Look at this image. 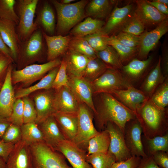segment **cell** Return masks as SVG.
Wrapping results in <instances>:
<instances>
[{
  "label": "cell",
  "instance_id": "6da1fadb",
  "mask_svg": "<svg viewBox=\"0 0 168 168\" xmlns=\"http://www.w3.org/2000/svg\"><path fill=\"white\" fill-rule=\"evenodd\" d=\"M96 95L97 96L95 105L96 111V122L99 132L105 129L108 122L115 124L124 132L126 123L136 119L133 111L111 94L101 93Z\"/></svg>",
  "mask_w": 168,
  "mask_h": 168
},
{
  "label": "cell",
  "instance_id": "7a4b0ae2",
  "mask_svg": "<svg viewBox=\"0 0 168 168\" xmlns=\"http://www.w3.org/2000/svg\"><path fill=\"white\" fill-rule=\"evenodd\" d=\"M135 114L147 138L163 136L168 133V109L160 108L149 98L137 109Z\"/></svg>",
  "mask_w": 168,
  "mask_h": 168
},
{
  "label": "cell",
  "instance_id": "3957f363",
  "mask_svg": "<svg viewBox=\"0 0 168 168\" xmlns=\"http://www.w3.org/2000/svg\"><path fill=\"white\" fill-rule=\"evenodd\" d=\"M56 9L57 17L56 29L58 35H63L78 24L86 16L85 7L89 2L81 0L68 4L54 0L51 1Z\"/></svg>",
  "mask_w": 168,
  "mask_h": 168
},
{
  "label": "cell",
  "instance_id": "277c9868",
  "mask_svg": "<svg viewBox=\"0 0 168 168\" xmlns=\"http://www.w3.org/2000/svg\"><path fill=\"white\" fill-rule=\"evenodd\" d=\"M33 168H72L58 152L40 142L29 145Z\"/></svg>",
  "mask_w": 168,
  "mask_h": 168
},
{
  "label": "cell",
  "instance_id": "5b68a950",
  "mask_svg": "<svg viewBox=\"0 0 168 168\" xmlns=\"http://www.w3.org/2000/svg\"><path fill=\"white\" fill-rule=\"evenodd\" d=\"M38 0H19L16 1L17 14L19 17L16 31L21 42L27 40L38 28L34 18Z\"/></svg>",
  "mask_w": 168,
  "mask_h": 168
},
{
  "label": "cell",
  "instance_id": "8992f818",
  "mask_svg": "<svg viewBox=\"0 0 168 168\" xmlns=\"http://www.w3.org/2000/svg\"><path fill=\"white\" fill-rule=\"evenodd\" d=\"M61 60L58 58L42 64H32L18 70L12 71V84L19 83L26 87L35 81L42 79L53 69L60 65Z\"/></svg>",
  "mask_w": 168,
  "mask_h": 168
},
{
  "label": "cell",
  "instance_id": "52a82bcc",
  "mask_svg": "<svg viewBox=\"0 0 168 168\" xmlns=\"http://www.w3.org/2000/svg\"><path fill=\"white\" fill-rule=\"evenodd\" d=\"M89 109L84 103L79 102L77 132L72 141L84 150L87 147L89 140L100 133L94 126L93 114Z\"/></svg>",
  "mask_w": 168,
  "mask_h": 168
},
{
  "label": "cell",
  "instance_id": "ba28073f",
  "mask_svg": "<svg viewBox=\"0 0 168 168\" xmlns=\"http://www.w3.org/2000/svg\"><path fill=\"white\" fill-rule=\"evenodd\" d=\"M93 95L110 94L115 90H124L131 86L125 79L119 70L108 68L91 83Z\"/></svg>",
  "mask_w": 168,
  "mask_h": 168
},
{
  "label": "cell",
  "instance_id": "9c48e42d",
  "mask_svg": "<svg viewBox=\"0 0 168 168\" xmlns=\"http://www.w3.org/2000/svg\"><path fill=\"white\" fill-rule=\"evenodd\" d=\"M43 39L42 31L38 28L27 40L21 41L17 60L21 65L26 66L39 60L44 49Z\"/></svg>",
  "mask_w": 168,
  "mask_h": 168
},
{
  "label": "cell",
  "instance_id": "30bf717a",
  "mask_svg": "<svg viewBox=\"0 0 168 168\" xmlns=\"http://www.w3.org/2000/svg\"><path fill=\"white\" fill-rule=\"evenodd\" d=\"M153 60L152 55L144 60L135 58L123 66L119 70L131 86L138 88L146 76L155 66L152 65Z\"/></svg>",
  "mask_w": 168,
  "mask_h": 168
},
{
  "label": "cell",
  "instance_id": "8fae6325",
  "mask_svg": "<svg viewBox=\"0 0 168 168\" xmlns=\"http://www.w3.org/2000/svg\"><path fill=\"white\" fill-rule=\"evenodd\" d=\"M135 5L130 3L122 7H115L100 31L109 36L121 32L133 15Z\"/></svg>",
  "mask_w": 168,
  "mask_h": 168
},
{
  "label": "cell",
  "instance_id": "7c38bea8",
  "mask_svg": "<svg viewBox=\"0 0 168 168\" xmlns=\"http://www.w3.org/2000/svg\"><path fill=\"white\" fill-rule=\"evenodd\" d=\"M105 129L108 132L110 137L108 152L115 156L116 162L124 161L130 158L132 156L125 144L124 131L111 122L107 123Z\"/></svg>",
  "mask_w": 168,
  "mask_h": 168
},
{
  "label": "cell",
  "instance_id": "4fadbf2b",
  "mask_svg": "<svg viewBox=\"0 0 168 168\" xmlns=\"http://www.w3.org/2000/svg\"><path fill=\"white\" fill-rule=\"evenodd\" d=\"M168 31L167 18L152 30L145 31L140 36L138 52L136 58L140 60L147 59L149 52L156 46L161 38Z\"/></svg>",
  "mask_w": 168,
  "mask_h": 168
},
{
  "label": "cell",
  "instance_id": "5bb4252c",
  "mask_svg": "<svg viewBox=\"0 0 168 168\" xmlns=\"http://www.w3.org/2000/svg\"><path fill=\"white\" fill-rule=\"evenodd\" d=\"M142 131L137 119L127 122L124 129L126 146L132 156L141 157L147 156L144 152L141 136Z\"/></svg>",
  "mask_w": 168,
  "mask_h": 168
},
{
  "label": "cell",
  "instance_id": "9a60e30c",
  "mask_svg": "<svg viewBox=\"0 0 168 168\" xmlns=\"http://www.w3.org/2000/svg\"><path fill=\"white\" fill-rule=\"evenodd\" d=\"M54 150L61 153L72 168H92L86 161V151L72 141L65 139L60 142Z\"/></svg>",
  "mask_w": 168,
  "mask_h": 168
},
{
  "label": "cell",
  "instance_id": "2e32d148",
  "mask_svg": "<svg viewBox=\"0 0 168 168\" xmlns=\"http://www.w3.org/2000/svg\"><path fill=\"white\" fill-rule=\"evenodd\" d=\"M68 76V86L79 101L86 104L95 115L96 111L93 100V94L91 83L82 77Z\"/></svg>",
  "mask_w": 168,
  "mask_h": 168
},
{
  "label": "cell",
  "instance_id": "e0dca14e",
  "mask_svg": "<svg viewBox=\"0 0 168 168\" xmlns=\"http://www.w3.org/2000/svg\"><path fill=\"white\" fill-rule=\"evenodd\" d=\"M133 15L141 22L145 27L156 26L168 18L149 3L147 0L136 1Z\"/></svg>",
  "mask_w": 168,
  "mask_h": 168
},
{
  "label": "cell",
  "instance_id": "ac0fdd59",
  "mask_svg": "<svg viewBox=\"0 0 168 168\" xmlns=\"http://www.w3.org/2000/svg\"><path fill=\"white\" fill-rule=\"evenodd\" d=\"M54 103L56 112L77 113L79 101L68 86L55 90Z\"/></svg>",
  "mask_w": 168,
  "mask_h": 168
},
{
  "label": "cell",
  "instance_id": "d6986e66",
  "mask_svg": "<svg viewBox=\"0 0 168 168\" xmlns=\"http://www.w3.org/2000/svg\"><path fill=\"white\" fill-rule=\"evenodd\" d=\"M6 168H33L29 146L21 140L16 143L6 161Z\"/></svg>",
  "mask_w": 168,
  "mask_h": 168
},
{
  "label": "cell",
  "instance_id": "ffe728a7",
  "mask_svg": "<svg viewBox=\"0 0 168 168\" xmlns=\"http://www.w3.org/2000/svg\"><path fill=\"white\" fill-rule=\"evenodd\" d=\"M54 93L50 89L45 90L34 96L37 114L36 123L38 125L56 112L54 103Z\"/></svg>",
  "mask_w": 168,
  "mask_h": 168
},
{
  "label": "cell",
  "instance_id": "44dd1931",
  "mask_svg": "<svg viewBox=\"0 0 168 168\" xmlns=\"http://www.w3.org/2000/svg\"><path fill=\"white\" fill-rule=\"evenodd\" d=\"M12 65L9 67L0 91V116L9 118L16 100L12 81Z\"/></svg>",
  "mask_w": 168,
  "mask_h": 168
},
{
  "label": "cell",
  "instance_id": "7402d4cb",
  "mask_svg": "<svg viewBox=\"0 0 168 168\" xmlns=\"http://www.w3.org/2000/svg\"><path fill=\"white\" fill-rule=\"evenodd\" d=\"M110 94L135 114L140 105L149 99L140 89L132 86L125 89L114 91Z\"/></svg>",
  "mask_w": 168,
  "mask_h": 168
},
{
  "label": "cell",
  "instance_id": "603a6c76",
  "mask_svg": "<svg viewBox=\"0 0 168 168\" xmlns=\"http://www.w3.org/2000/svg\"><path fill=\"white\" fill-rule=\"evenodd\" d=\"M43 37L47 46V60L48 61L63 55L68 50L71 38L70 35L51 36L42 31Z\"/></svg>",
  "mask_w": 168,
  "mask_h": 168
},
{
  "label": "cell",
  "instance_id": "cb8c5ba5",
  "mask_svg": "<svg viewBox=\"0 0 168 168\" xmlns=\"http://www.w3.org/2000/svg\"><path fill=\"white\" fill-rule=\"evenodd\" d=\"M16 24L11 21L0 18V35L10 50L14 61L17 60L21 42L16 30Z\"/></svg>",
  "mask_w": 168,
  "mask_h": 168
},
{
  "label": "cell",
  "instance_id": "d4e9b609",
  "mask_svg": "<svg viewBox=\"0 0 168 168\" xmlns=\"http://www.w3.org/2000/svg\"><path fill=\"white\" fill-rule=\"evenodd\" d=\"M38 125L42 133L44 142L54 149L60 142L65 139L53 115Z\"/></svg>",
  "mask_w": 168,
  "mask_h": 168
},
{
  "label": "cell",
  "instance_id": "484cf974",
  "mask_svg": "<svg viewBox=\"0 0 168 168\" xmlns=\"http://www.w3.org/2000/svg\"><path fill=\"white\" fill-rule=\"evenodd\" d=\"M53 115L65 139L72 141L77 132V114L56 112Z\"/></svg>",
  "mask_w": 168,
  "mask_h": 168
},
{
  "label": "cell",
  "instance_id": "4316f807",
  "mask_svg": "<svg viewBox=\"0 0 168 168\" xmlns=\"http://www.w3.org/2000/svg\"><path fill=\"white\" fill-rule=\"evenodd\" d=\"M63 55L68 75L82 77L90 59L69 49Z\"/></svg>",
  "mask_w": 168,
  "mask_h": 168
},
{
  "label": "cell",
  "instance_id": "83f0119b",
  "mask_svg": "<svg viewBox=\"0 0 168 168\" xmlns=\"http://www.w3.org/2000/svg\"><path fill=\"white\" fill-rule=\"evenodd\" d=\"M160 63V56L156 64L146 76L138 88L149 99L166 78L162 73Z\"/></svg>",
  "mask_w": 168,
  "mask_h": 168
},
{
  "label": "cell",
  "instance_id": "f1b7e54d",
  "mask_svg": "<svg viewBox=\"0 0 168 168\" xmlns=\"http://www.w3.org/2000/svg\"><path fill=\"white\" fill-rule=\"evenodd\" d=\"M114 2L109 0H92L85 8L86 16L93 18H104L110 15Z\"/></svg>",
  "mask_w": 168,
  "mask_h": 168
},
{
  "label": "cell",
  "instance_id": "f546056e",
  "mask_svg": "<svg viewBox=\"0 0 168 168\" xmlns=\"http://www.w3.org/2000/svg\"><path fill=\"white\" fill-rule=\"evenodd\" d=\"M59 66L49 72L35 84L26 87L21 88L18 89L15 93L16 99L22 98L28 96L31 93L40 90H48L52 89V86Z\"/></svg>",
  "mask_w": 168,
  "mask_h": 168
},
{
  "label": "cell",
  "instance_id": "4dcf8cb0",
  "mask_svg": "<svg viewBox=\"0 0 168 168\" xmlns=\"http://www.w3.org/2000/svg\"><path fill=\"white\" fill-rule=\"evenodd\" d=\"M105 22L99 19L88 17L71 30L73 37H84L101 30Z\"/></svg>",
  "mask_w": 168,
  "mask_h": 168
},
{
  "label": "cell",
  "instance_id": "1f68e13d",
  "mask_svg": "<svg viewBox=\"0 0 168 168\" xmlns=\"http://www.w3.org/2000/svg\"><path fill=\"white\" fill-rule=\"evenodd\" d=\"M35 23L38 27L41 26L49 35H53L55 29V16L53 9L47 2H45L38 14Z\"/></svg>",
  "mask_w": 168,
  "mask_h": 168
},
{
  "label": "cell",
  "instance_id": "d6a6232c",
  "mask_svg": "<svg viewBox=\"0 0 168 168\" xmlns=\"http://www.w3.org/2000/svg\"><path fill=\"white\" fill-rule=\"evenodd\" d=\"M141 139L144 152L147 156L159 151L168 152V133L152 138H147L142 135Z\"/></svg>",
  "mask_w": 168,
  "mask_h": 168
},
{
  "label": "cell",
  "instance_id": "836d02e7",
  "mask_svg": "<svg viewBox=\"0 0 168 168\" xmlns=\"http://www.w3.org/2000/svg\"><path fill=\"white\" fill-rule=\"evenodd\" d=\"M110 142V135L108 131L105 129L100 132L89 141L87 155L96 153H107Z\"/></svg>",
  "mask_w": 168,
  "mask_h": 168
},
{
  "label": "cell",
  "instance_id": "e575fe53",
  "mask_svg": "<svg viewBox=\"0 0 168 168\" xmlns=\"http://www.w3.org/2000/svg\"><path fill=\"white\" fill-rule=\"evenodd\" d=\"M21 128V141L29 146L37 143L44 142L42 133L36 123L24 124Z\"/></svg>",
  "mask_w": 168,
  "mask_h": 168
},
{
  "label": "cell",
  "instance_id": "d590c367",
  "mask_svg": "<svg viewBox=\"0 0 168 168\" xmlns=\"http://www.w3.org/2000/svg\"><path fill=\"white\" fill-rule=\"evenodd\" d=\"M108 68H110L97 57L91 59L86 65L82 77L91 83L102 75Z\"/></svg>",
  "mask_w": 168,
  "mask_h": 168
},
{
  "label": "cell",
  "instance_id": "8d00e7d4",
  "mask_svg": "<svg viewBox=\"0 0 168 168\" xmlns=\"http://www.w3.org/2000/svg\"><path fill=\"white\" fill-rule=\"evenodd\" d=\"M112 36L113 38L108 42V44L113 47L116 50L123 66L137 58L138 47H131L121 44L114 39L113 35Z\"/></svg>",
  "mask_w": 168,
  "mask_h": 168
},
{
  "label": "cell",
  "instance_id": "74e56055",
  "mask_svg": "<svg viewBox=\"0 0 168 168\" xmlns=\"http://www.w3.org/2000/svg\"><path fill=\"white\" fill-rule=\"evenodd\" d=\"M86 160L92 168H111L116 162L115 156L108 151L86 155Z\"/></svg>",
  "mask_w": 168,
  "mask_h": 168
},
{
  "label": "cell",
  "instance_id": "f35d334b",
  "mask_svg": "<svg viewBox=\"0 0 168 168\" xmlns=\"http://www.w3.org/2000/svg\"><path fill=\"white\" fill-rule=\"evenodd\" d=\"M96 53L97 57L110 68L120 70L123 66L117 52L111 46L109 45L103 50Z\"/></svg>",
  "mask_w": 168,
  "mask_h": 168
},
{
  "label": "cell",
  "instance_id": "ab89813d",
  "mask_svg": "<svg viewBox=\"0 0 168 168\" xmlns=\"http://www.w3.org/2000/svg\"><path fill=\"white\" fill-rule=\"evenodd\" d=\"M68 49L84 55L90 59L97 57L96 52L84 37H71Z\"/></svg>",
  "mask_w": 168,
  "mask_h": 168
},
{
  "label": "cell",
  "instance_id": "60d3db41",
  "mask_svg": "<svg viewBox=\"0 0 168 168\" xmlns=\"http://www.w3.org/2000/svg\"><path fill=\"white\" fill-rule=\"evenodd\" d=\"M158 107L164 109L168 105V77L156 89L149 98Z\"/></svg>",
  "mask_w": 168,
  "mask_h": 168
},
{
  "label": "cell",
  "instance_id": "b9f144b4",
  "mask_svg": "<svg viewBox=\"0 0 168 168\" xmlns=\"http://www.w3.org/2000/svg\"><path fill=\"white\" fill-rule=\"evenodd\" d=\"M84 37L96 52L105 49L109 45L108 42L112 39L113 36L107 35L100 31Z\"/></svg>",
  "mask_w": 168,
  "mask_h": 168
},
{
  "label": "cell",
  "instance_id": "7bdbcfd3",
  "mask_svg": "<svg viewBox=\"0 0 168 168\" xmlns=\"http://www.w3.org/2000/svg\"><path fill=\"white\" fill-rule=\"evenodd\" d=\"M16 2L15 0H0V18L18 24L19 17L15 9Z\"/></svg>",
  "mask_w": 168,
  "mask_h": 168
},
{
  "label": "cell",
  "instance_id": "ee69618b",
  "mask_svg": "<svg viewBox=\"0 0 168 168\" xmlns=\"http://www.w3.org/2000/svg\"><path fill=\"white\" fill-rule=\"evenodd\" d=\"M23 102V123H35L37 114L35 104L28 96L22 98Z\"/></svg>",
  "mask_w": 168,
  "mask_h": 168
},
{
  "label": "cell",
  "instance_id": "f6af8a7d",
  "mask_svg": "<svg viewBox=\"0 0 168 168\" xmlns=\"http://www.w3.org/2000/svg\"><path fill=\"white\" fill-rule=\"evenodd\" d=\"M8 119L11 124L21 126L23 124V102L22 98L16 99Z\"/></svg>",
  "mask_w": 168,
  "mask_h": 168
},
{
  "label": "cell",
  "instance_id": "bcb514c9",
  "mask_svg": "<svg viewBox=\"0 0 168 168\" xmlns=\"http://www.w3.org/2000/svg\"><path fill=\"white\" fill-rule=\"evenodd\" d=\"M145 28L143 24L133 14L121 31L128 33L137 36H140L145 31Z\"/></svg>",
  "mask_w": 168,
  "mask_h": 168
},
{
  "label": "cell",
  "instance_id": "7dc6e473",
  "mask_svg": "<svg viewBox=\"0 0 168 168\" xmlns=\"http://www.w3.org/2000/svg\"><path fill=\"white\" fill-rule=\"evenodd\" d=\"M68 76L66 69V63L63 58L52 86V89L57 90L64 86H68Z\"/></svg>",
  "mask_w": 168,
  "mask_h": 168
},
{
  "label": "cell",
  "instance_id": "c3c4849f",
  "mask_svg": "<svg viewBox=\"0 0 168 168\" xmlns=\"http://www.w3.org/2000/svg\"><path fill=\"white\" fill-rule=\"evenodd\" d=\"M21 126L11 124L6 129L1 140L6 142L16 144L21 140Z\"/></svg>",
  "mask_w": 168,
  "mask_h": 168
},
{
  "label": "cell",
  "instance_id": "681fc988",
  "mask_svg": "<svg viewBox=\"0 0 168 168\" xmlns=\"http://www.w3.org/2000/svg\"><path fill=\"white\" fill-rule=\"evenodd\" d=\"M113 35L118 42L124 45L131 47H138L139 45L140 36L122 31Z\"/></svg>",
  "mask_w": 168,
  "mask_h": 168
},
{
  "label": "cell",
  "instance_id": "f907efd6",
  "mask_svg": "<svg viewBox=\"0 0 168 168\" xmlns=\"http://www.w3.org/2000/svg\"><path fill=\"white\" fill-rule=\"evenodd\" d=\"M142 157L132 156L128 159L120 162H115L111 168H136Z\"/></svg>",
  "mask_w": 168,
  "mask_h": 168
},
{
  "label": "cell",
  "instance_id": "816d5d0a",
  "mask_svg": "<svg viewBox=\"0 0 168 168\" xmlns=\"http://www.w3.org/2000/svg\"><path fill=\"white\" fill-rule=\"evenodd\" d=\"M160 65L163 75L165 78L168 77V48L167 44L163 43L162 46Z\"/></svg>",
  "mask_w": 168,
  "mask_h": 168
},
{
  "label": "cell",
  "instance_id": "f5cc1de1",
  "mask_svg": "<svg viewBox=\"0 0 168 168\" xmlns=\"http://www.w3.org/2000/svg\"><path fill=\"white\" fill-rule=\"evenodd\" d=\"M155 163L161 168H168V152L159 151L152 156Z\"/></svg>",
  "mask_w": 168,
  "mask_h": 168
},
{
  "label": "cell",
  "instance_id": "db71d44e",
  "mask_svg": "<svg viewBox=\"0 0 168 168\" xmlns=\"http://www.w3.org/2000/svg\"><path fill=\"white\" fill-rule=\"evenodd\" d=\"M13 61L12 58L0 53V78L6 75L9 67Z\"/></svg>",
  "mask_w": 168,
  "mask_h": 168
},
{
  "label": "cell",
  "instance_id": "11a10c76",
  "mask_svg": "<svg viewBox=\"0 0 168 168\" xmlns=\"http://www.w3.org/2000/svg\"><path fill=\"white\" fill-rule=\"evenodd\" d=\"M15 144L8 143L0 140V156L4 158L7 161L11 152Z\"/></svg>",
  "mask_w": 168,
  "mask_h": 168
},
{
  "label": "cell",
  "instance_id": "9f6ffc18",
  "mask_svg": "<svg viewBox=\"0 0 168 168\" xmlns=\"http://www.w3.org/2000/svg\"><path fill=\"white\" fill-rule=\"evenodd\" d=\"M136 168H160L154 162L152 156L142 157Z\"/></svg>",
  "mask_w": 168,
  "mask_h": 168
},
{
  "label": "cell",
  "instance_id": "6f0895ef",
  "mask_svg": "<svg viewBox=\"0 0 168 168\" xmlns=\"http://www.w3.org/2000/svg\"><path fill=\"white\" fill-rule=\"evenodd\" d=\"M147 2L155 7L158 11L167 16L168 15V6L155 1L147 0Z\"/></svg>",
  "mask_w": 168,
  "mask_h": 168
},
{
  "label": "cell",
  "instance_id": "680465c9",
  "mask_svg": "<svg viewBox=\"0 0 168 168\" xmlns=\"http://www.w3.org/2000/svg\"><path fill=\"white\" fill-rule=\"evenodd\" d=\"M11 124L8 118L0 116V139H1Z\"/></svg>",
  "mask_w": 168,
  "mask_h": 168
},
{
  "label": "cell",
  "instance_id": "91938a15",
  "mask_svg": "<svg viewBox=\"0 0 168 168\" xmlns=\"http://www.w3.org/2000/svg\"><path fill=\"white\" fill-rule=\"evenodd\" d=\"M0 53L13 59L11 51L5 45L0 35ZM14 61V60H13Z\"/></svg>",
  "mask_w": 168,
  "mask_h": 168
},
{
  "label": "cell",
  "instance_id": "94428289",
  "mask_svg": "<svg viewBox=\"0 0 168 168\" xmlns=\"http://www.w3.org/2000/svg\"><path fill=\"white\" fill-rule=\"evenodd\" d=\"M0 168H6V161L1 156H0Z\"/></svg>",
  "mask_w": 168,
  "mask_h": 168
},
{
  "label": "cell",
  "instance_id": "6125c7cd",
  "mask_svg": "<svg viewBox=\"0 0 168 168\" xmlns=\"http://www.w3.org/2000/svg\"><path fill=\"white\" fill-rule=\"evenodd\" d=\"M75 1V0H62L60 2L64 4H68Z\"/></svg>",
  "mask_w": 168,
  "mask_h": 168
},
{
  "label": "cell",
  "instance_id": "be15d7a7",
  "mask_svg": "<svg viewBox=\"0 0 168 168\" xmlns=\"http://www.w3.org/2000/svg\"><path fill=\"white\" fill-rule=\"evenodd\" d=\"M155 1L159 2L165 4L167 6L168 5V0H155Z\"/></svg>",
  "mask_w": 168,
  "mask_h": 168
},
{
  "label": "cell",
  "instance_id": "e7e4bbea",
  "mask_svg": "<svg viewBox=\"0 0 168 168\" xmlns=\"http://www.w3.org/2000/svg\"><path fill=\"white\" fill-rule=\"evenodd\" d=\"M3 84V83L0 81V91L2 88Z\"/></svg>",
  "mask_w": 168,
  "mask_h": 168
},
{
  "label": "cell",
  "instance_id": "03108f58",
  "mask_svg": "<svg viewBox=\"0 0 168 168\" xmlns=\"http://www.w3.org/2000/svg\"><path fill=\"white\" fill-rule=\"evenodd\" d=\"M1 139H0V140H1Z\"/></svg>",
  "mask_w": 168,
  "mask_h": 168
},
{
  "label": "cell",
  "instance_id": "003e7915",
  "mask_svg": "<svg viewBox=\"0 0 168 168\" xmlns=\"http://www.w3.org/2000/svg\"></svg>",
  "mask_w": 168,
  "mask_h": 168
}]
</instances>
